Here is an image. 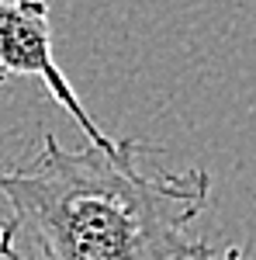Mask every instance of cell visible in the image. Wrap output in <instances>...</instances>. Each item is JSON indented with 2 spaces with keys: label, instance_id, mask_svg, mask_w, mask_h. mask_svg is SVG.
I'll return each mask as SVG.
<instances>
[{
  "label": "cell",
  "instance_id": "cell-1",
  "mask_svg": "<svg viewBox=\"0 0 256 260\" xmlns=\"http://www.w3.org/2000/svg\"><path fill=\"white\" fill-rule=\"evenodd\" d=\"M0 260H211L191 236L208 201L204 170H166L138 139L66 149L42 136L35 160L0 167Z\"/></svg>",
  "mask_w": 256,
  "mask_h": 260
},
{
  "label": "cell",
  "instance_id": "cell-2",
  "mask_svg": "<svg viewBox=\"0 0 256 260\" xmlns=\"http://www.w3.org/2000/svg\"><path fill=\"white\" fill-rule=\"evenodd\" d=\"M0 70L11 77H39L52 101L66 108L90 146H115V139L87 115L59 62L52 59V18L49 0H0Z\"/></svg>",
  "mask_w": 256,
  "mask_h": 260
},
{
  "label": "cell",
  "instance_id": "cell-3",
  "mask_svg": "<svg viewBox=\"0 0 256 260\" xmlns=\"http://www.w3.org/2000/svg\"><path fill=\"white\" fill-rule=\"evenodd\" d=\"M222 260H246V257H242V250H239V246H229V250L222 253Z\"/></svg>",
  "mask_w": 256,
  "mask_h": 260
},
{
  "label": "cell",
  "instance_id": "cell-4",
  "mask_svg": "<svg viewBox=\"0 0 256 260\" xmlns=\"http://www.w3.org/2000/svg\"><path fill=\"white\" fill-rule=\"evenodd\" d=\"M4 80H7V73H4V70H0V83H4Z\"/></svg>",
  "mask_w": 256,
  "mask_h": 260
}]
</instances>
